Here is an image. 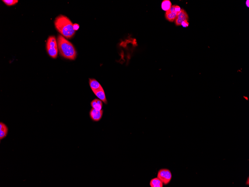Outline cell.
Masks as SVG:
<instances>
[{
	"mask_svg": "<svg viewBox=\"0 0 249 187\" xmlns=\"http://www.w3.org/2000/svg\"><path fill=\"white\" fill-rule=\"evenodd\" d=\"M54 25L58 31L64 37L71 39L74 35L75 31L70 20L64 15H59L56 18Z\"/></svg>",
	"mask_w": 249,
	"mask_h": 187,
	"instance_id": "1",
	"label": "cell"
},
{
	"mask_svg": "<svg viewBox=\"0 0 249 187\" xmlns=\"http://www.w3.org/2000/svg\"><path fill=\"white\" fill-rule=\"evenodd\" d=\"M57 44L60 54L65 58L74 60L77 57V52L73 44L62 35H59Z\"/></svg>",
	"mask_w": 249,
	"mask_h": 187,
	"instance_id": "2",
	"label": "cell"
},
{
	"mask_svg": "<svg viewBox=\"0 0 249 187\" xmlns=\"http://www.w3.org/2000/svg\"><path fill=\"white\" fill-rule=\"evenodd\" d=\"M47 51L49 55L53 58H57L58 55V46L57 40L54 36H50L47 39Z\"/></svg>",
	"mask_w": 249,
	"mask_h": 187,
	"instance_id": "3",
	"label": "cell"
},
{
	"mask_svg": "<svg viewBox=\"0 0 249 187\" xmlns=\"http://www.w3.org/2000/svg\"><path fill=\"white\" fill-rule=\"evenodd\" d=\"M157 177L162 181L164 185H166L171 181L172 174L169 170L161 169L158 171Z\"/></svg>",
	"mask_w": 249,
	"mask_h": 187,
	"instance_id": "4",
	"label": "cell"
},
{
	"mask_svg": "<svg viewBox=\"0 0 249 187\" xmlns=\"http://www.w3.org/2000/svg\"><path fill=\"white\" fill-rule=\"evenodd\" d=\"M175 5L172 6L171 8L166 12L165 17L167 20L170 22H173L175 20L177 15L180 12H177L175 10Z\"/></svg>",
	"mask_w": 249,
	"mask_h": 187,
	"instance_id": "5",
	"label": "cell"
},
{
	"mask_svg": "<svg viewBox=\"0 0 249 187\" xmlns=\"http://www.w3.org/2000/svg\"><path fill=\"white\" fill-rule=\"evenodd\" d=\"M103 110H98L92 108L89 112V116L92 120L99 121L102 119L103 115Z\"/></svg>",
	"mask_w": 249,
	"mask_h": 187,
	"instance_id": "6",
	"label": "cell"
},
{
	"mask_svg": "<svg viewBox=\"0 0 249 187\" xmlns=\"http://www.w3.org/2000/svg\"><path fill=\"white\" fill-rule=\"evenodd\" d=\"M188 19V14L184 10L181 9L180 13L178 14L177 18L175 21V24L176 26H181V23L183 21L187 20Z\"/></svg>",
	"mask_w": 249,
	"mask_h": 187,
	"instance_id": "7",
	"label": "cell"
},
{
	"mask_svg": "<svg viewBox=\"0 0 249 187\" xmlns=\"http://www.w3.org/2000/svg\"><path fill=\"white\" fill-rule=\"evenodd\" d=\"M89 86L94 93L102 88L100 84L96 80L90 79L89 80Z\"/></svg>",
	"mask_w": 249,
	"mask_h": 187,
	"instance_id": "8",
	"label": "cell"
},
{
	"mask_svg": "<svg viewBox=\"0 0 249 187\" xmlns=\"http://www.w3.org/2000/svg\"><path fill=\"white\" fill-rule=\"evenodd\" d=\"M8 128L6 125L2 122L0 123V140H2L7 136Z\"/></svg>",
	"mask_w": 249,
	"mask_h": 187,
	"instance_id": "9",
	"label": "cell"
},
{
	"mask_svg": "<svg viewBox=\"0 0 249 187\" xmlns=\"http://www.w3.org/2000/svg\"><path fill=\"white\" fill-rule=\"evenodd\" d=\"M94 93L99 100H102L105 104H107V99L106 98L105 94L103 88L95 92Z\"/></svg>",
	"mask_w": 249,
	"mask_h": 187,
	"instance_id": "10",
	"label": "cell"
},
{
	"mask_svg": "<svg viewBox=\"0 0 249 187\" xmlns=\"http://www.w3.org/2000/svg\"><path fill=\"white\" fill-rule=\"evenodd\" d=\"M92 108L98 110H102L103 107L102 101L98 99H95L91 103Z\"/></svg>",
	"mask_w": 249,
	"mask_h": 187,
	"instance_id": "11",
	"label": "cell"
},
{
	"mask_svg": "<svg viewBox=\"0 0 249 187\" xmlns=\"http://www.w3.org/2000/svg\"><path fill=\"white\" fill-rule=\"evenodd\" d=\"M150 185L151 187H163V183L157 177L151 180Z\"/></svg>",
	"mask_w": 249,
	"mask_h": 187,
	"instance_id": "12",
	"label": "cell"
},
{
	"mask_svg": "<svg viewBox=\"0 0 249 187\" xmlns=\"http://www.w3.org/2000/svg\"><path fill=\"white\" fill-rule=\"evenodd\" d=\"M172 6L171 2L169 0H164L162 3V9L166 11H168L171 8Z\"/></svg>",
	"mask_w": 249,
	"mask_h": 187,
	"instance_id": "13",
	"label": "cell"
},
{
	"mask_svg": "<svg viewBox=\"0 0 249 187\" xmlns=\"http://www.w3.org/2000/svg\"><path fill=\"white\" fill-rule=\"evenodd\" d=\"M3 2L8 6H12L17 3L18 0H3Z\"/></svg>",
	"mask_w": 249,
	"mask_h": 187,
	"instance_id": "14",
	"label": "cell"
},
{
	"mask_svg": "<svg viewBox=\"0 0 249 187\" xmlns=\"http://www.w3.org/2000/svg\"><path fill=\"white\" fill-rule=\"evenodd\" d=\"M181 25L184 27H187L189 25V23H188V21L185 20L183 21Z\"/></svg>",
	"mask_w": 249,
	"mask_h": 187,
	"instance_id": "15",
	"label": "cell"
},
{
	"mask_svg": "<svg viewBox=\"0 0 249 187\" xmlns=\"http://www.w3.org/2000/svg\"><path fill=\"white\" fill-rule=\"evenodd\" d=\"M73 27L74 30L75 31L77 30L79 28V25L77 24H73Z\"/></svg>",
	"mask_w": 249,
	"mask_h": 187,
	"instance_id": "16",
	"label": "cell"
},
{
	"mask_svg": "<svg viewBox=\"0 0 249 187\" xmlns=\"http://www.w3.org/2000/svg\"><path fill=\"white\" fill-rule=\"evenodd\" d=\"M249 1L248 0H247V1H246V5L249 7Z\"/></svg>",
	"mask_w": 249,
	"mask_h": 187,
	"instance_id": "17",
	"label": "cell"
},
{
	"mask_svg": "<svg viewBox=\"0 0 249 187\" xmlns=\"http://www.w3.org/2000/svg\"><path fill=\"white\" fill-rule=\"evenodd\" d=\"M249 184V178H248L247 182H246V185H248Z\"/></svg>",
	"mask_w": 249,
	"mask_h": 187,
	"instance_id": "18",
	"label": "cell"
}]
</instances>
